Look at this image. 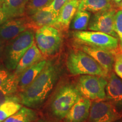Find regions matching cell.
Returning <instances> with one entry per match:
<instances>
[{
	"label": "cell",
	"mask_w": 122,
	"mask_h": 122,
	"mask_svg": "<svg viewBox=\"0 0 122 122\" xmlns=\"http://www.w3.org/2000/svg\"><path fill=\"white\" fill-rule=\"evenodd\" d=\"M47 61L42 59L35 64L18 76V89L23 91L30 84L42 71L46 64Z\"/></svg>",
	"instance_id": "e0dca14e"
},
{
	"label": "cell",
	"mask_w": 122,
	"mask_h": 122,
	"mask_svg": "<svg viewBox=\"0 0 122 122\" xmlns=\"http://www.w3.org/2000/svg\"><path fill=\"white\" fill-rule=\"evenodd\" d=\"M3 0H0V2H2Z\"/></svg>",
	"instance_id": "e575fe53"
},
{
	"label": "cell",
	"mask_w": 122,
	"mask_h": 122,
	"mask_svg": "<svg viewBox=\"0 0 122 122\" xmlns=\"http://www.w3.org/2000/svg\"><path fill=\"white\" fill-rule=\"evenodd\" d=\"M107 81L105 77L96 75H81L76 88L81 96L90 100H103L106 98L105 88Z\"/></svg>",
	"instance_id": "8992f818"
},
{
	"label": "cell",
	"mask_w": 122,
	"mask_h": 122,
	"mask_svg": "<svg viewBox=\"0 0 122 122\" xmlns=\"http://www.w3.org/2000/svg\"><path fill=\"white\" fill-rule=\"evenodd\" d=\"M37 119V112L31 108L23 106L16 113L2 122H34Z\"/></svg>",
	"instance_id": "7402d4cb"
},
{
	"label": "cell",
	"mask_w": 122,
	"mask_h": 122,
	"mask_svg": "<svg viewBox=\"0 0 122 122\" xmlns=\"http://www.w3.org/2000/svg\"><path fill=\"white\" fill-rule=\"evenodd\" d=\"M7 20H9L8 18L4 13L2 7V3L0 2V25L4 23Z\"/></svg>",
	"instance_id": "f1b7e54d"
},
{
	"label": "cell",
	"mask_w": 122,
	"mask_h": 122,
	"mask_svg": "<svg viewBox=\"0 0 122 122\" xmlns=\"http://www.w3.org/2000/svg\"><path fill=\"white\" fill-rule=\"evenodd\" d=\"M67 67L73 75H96L106 77L109 73L89 54L83 50L72 51L68 56Z\"/></svg>",
	"instance_id": "3957f363"
},
{
	"label": "cell",
	"mask_w": 122,
	"mask_h": 122,
	"mask_svg": "<svg viewBox=\"0 0 122 122\" xmlns=\"http://www.w3.org/2000/svg\"><path fill=\"white\" fill-rule=\"evenodd\" d=\"M70 0H52L49 5L46 6L49 10H51L58 16L59 11L63 6Z\"/></svg>",
	"instance_id": "484cf974"
},
{
	"label": "cell",
	"mask_w": 122,
	"mask_h": 122,
	"mask_svg": "<svg viewBox=\"0 0 122 122\" xmlns=\"http://www.w3.org/2000/svg\"><path fill=\"white\" fill-rule=\"evenodd\" d=\"M114 68L117 76H118L120 79H122V57L119 56L118 54L116 56Z\"/></svg>",
	"instance_id": "4316f807"
},
{
	"label": "cell",
	"mask_w": 122,
	"mask_h": 122,
	"mask_svg": "<svg viewBox=\"0 0 122 122\" xmlns=\"http://www.w3.org/2000/svg\"><path fill=\"white\" fill-rule=\"evenodd\" d=\"M18 89V76L11 74L0 85V103L14 96Z\"/></svg>",
	"instance_id": "44dd1931"
},
{
	"label": "cell",
	"mask_w": 122,
	"mask_h": 122,
	"mask_svg": "<svg viewBox=\"0 0 122 122\" xmlns=\"http://www.w3.org/2000/svg\"><path fill=\"white\" fill-rule=\"evenodd\" d=\"M35 40L42 54L47 56L57 53L63 42L60 30L51 26H44L36 30Z\"/></svg>",
	"instance_id": "5b68a950"
},
{
	"label": "cell",
	"mask_w": 122,
	"mask_h": 122,
	"mask_svg": "<svg viewBox=\"0 0 122 122\" xmlns=\"http://www.w3.org/2000/svg\"><path fill=\"white\" fill-rule=\"evenodd\" d=\"M119 55V56H120V57H122V53H121V54H118Z\"/></svg>",
	"instance_id": "d6a6232c"
},
{
	"label": "cell",
	"mask_w": 122,
	"mask_h": 122,
	"mask_svg": "<svg viewBox=\"0 0 122 122\" xmlns=\"http://www.w3.org/2000/svg\"><path fill=\"white\" fill-rule=\"evenodd\" d=\"M92 102L81 96L65 117V122H84L89 117Z\"/></svg>",
	"instance_id": "7c38bea8"
},
{
	"label": "cell",
	"mask_w": 122,
	"mask_h": 122,
	"mask_svg": "<svg viewBox=\"0 0 122 122\" xmlns=\"http://www.w3.org/2000/svg\"><path fill=\"white\" fill-rule=\"evenodd\" d=\"M58 66L51 61L36 79L19 94L22 105L31 109L41 106L49 95L59 77Z\"/></svg>",
	"instance_id": "6da1fadb"
},
{
	"label": "cell",
	"mask_w": 122,
	"mask_h": 122,
	"mask_svg": "<svg viewBox=\"0 0 122 122\" xmlns=\"http://www.w3.org/2000/svg\"><path fill=\"white\" fill-rule=\"evenodd\" d=\"M4 48H5V41L0 39V59L2 57L3 54L4 52Z\"/></svg>",
	"instance_id": "f546056e"
},
{
	"label": "cell",
	"mask_w": 122,
	"mask_h": 122,
	"mask_svg": "<svg viewBox=\"0 0 122 122\" xmlns=\"http://www.w3.org/2000/svg\"><path fill=\"white\" fill-rule=\"evenodd\" d=\"M52 0H29L27 3L25 13L31 15L36 12L49 5Z\"/></svg>",
	"instance_id": "cb8c5ba5"
},
{
	"label": "cell",
	"mask_w": 122,
	"mask_h": 122,
	"mask_svg": "<svg viewBox=\"0 0 122 122\" xmlns=\"http://www.w3.org/2000/svg\"><path fill=\"white\" fill-rule=\"evenodd\" d=\"M22 107L20 98L15 96L0 103V122L16 113Z\"/></svg>",
	"instance_id": "ffe728a7"
},
{
	"label": "cell",
	"mask_w": 122,
	"mask_h": 122,
	"mask_svg": "<svg viewBox=\"0 0 122 122\" xmlns=\"http://www.w3.org/2000/svg\"><path fill=\"white\" fill-rule=\"evenodd\" d=\"M90 19L89 11L77 10L73 18L71 27L76 30H84L87 28Z\"/></svg>",
	"instance_id": "603a6c76"
},
{
	"label": "cell",
	"mask_w": 122,
	"mask_h": 122,
	"mask_svg": "<svg viewBox=\"0 0 122 122\" xmlns=\"http://www.w3.org/2000/svg\"><path fill=\"white\" fill-rule=\"evenodd\" d=\"M108 77L105 88L106 97L116 107L122 109V79L114 72H111Z\"/></svg>",
	"instance_id": "5bb4252c"
},
{
	"label": "cell",
	"mask_w": 122,
	"mask_h": 122,
	"mask_svg": "<svg viewBox=\"0 0 122 122\" xmlns=\"http://www.w3.org/2000/svg\"><path fill=\"white\" fill-rule=\"evenodd\" d=\"M120 5H121V7H122V1L121 4H120Z\"/></svg>",
	"instance_id": "836d02e7"
},
{
	"label": "cell",
	"mask_w": 122,
	"mask_h": 122,
	"mask_svg": "<svg viewBox=\"0 0 122 122\" xmlns=\"http://www.w3.org/2000/svg\"><path fill=\"white\" fill-rule=\"evenodd\" d=\"M80 0H70L59 11L57 19V29L67 30L75 15L80 4Z\"/></svg>",
	"instance_id": "2e32d148"
},
{
	"label": "cell",
	"mask_w": 122,
	"mask_h": 122,
	"mask_svg": "<svg viewBox=\"0 0 122 122\" xmlns=\"http://www.w3.org/2000/svg\"><path fill=\"white\" fill-rule=\"evenodd\" d=\"M44 59L43 54L35 43L20 59L14 70V74L19 76L32 66Z\"/></svg>",
	"instance_id": "9a60e30c"
},
{
	"label": "cell",
	"mask_w": 122,
	"mask_h": 122,
	"mask_svg": "<svg viewBox=\"0 0 122 122\" xmlns=\"http://www.w3.org/2000/svg\"><path fill=\"white\" fill-rule=\"evenodd\" d=\"M10 71L5 66L0 65V85L4 83L11 75Z\"/></svg>",
	"instance_id": "83f0119b"
},
{
	"label": "cell",
	"mask_w": 122,
	"mask_h": 122,
	"mask_svg": "<svg viewBox=\"0 0 122 122\" xmlns=\"http://www.w3.org/2000/svg\"><path fill=\"white\" fill-rule=\"evenodd\" d=\"M34 122H49L48 121H46V120H43V119H39V120H36V121H35Z\"/></svg>",
	"instance_id": "1f68e13d"
},
{
	"label": "cell",
	"mask_w": 122,
	"mask_h": 122,
	"mask_svg": "<svg viewBox=\"0 0 122 122\" xmlns=\"http://www.w3.org/2000/svg\"><path fill=\"white\" fill-rule=\"evenodd\" d=\"M113 2L110 0H81L78 10H85L97 13L113 9Z\"/></svg>",
	"instance_id": "d6986e66"
},
{
	"label": "cell",
	"mask_w": 122,
	"mask_h": 122,
	"mask_svg": "<svg viewBox=\"0 0 122 122\" xmlns=\"http://www.w3.org/2000/svg\"><path fill=\"white\" fill-rule=\"evenodd\" d=\"M73 36L77 41L83 45L114 51L118 48V38L101 32L76 30Z\"/></svg>",
	"instance_id": "52a82bcc"
},
{
	"label": "cell",
	"mask_w": 122,
	"mask_h": 122,
	"mask_svg": "<svg viewBox=\"0 0 122 122\" xmlns=\"http://www.w3.org/2000/svg\"><path fill=\"white\" fill-rule=\"evenodd\" d=\"M35 33L32 29L25 30L10 40L4 51L5 66L9 71L15 70L21 58L35 43Z\"/></svg>",
	"instance_id": "7a4b0ae2"
},
{
	"label": "cell",
	"mask_w": 122,
	"mask_h": 122,
	"mask_svg": "<svg viewBox=\"0 0 122 122\" xmlns=\"http://www.w3.org/2000/svg\"><path fill=\"white\" fill-rule=\"evenodd\" d=\"M114 30L118 35L120 49L122 51V10H118L116 12Z\"/></svg>",
	"instance_id": "d4e9b609"
},
{
	"label": "cell",
	"mask_w": 122,
	"mask_h": 122,
	"mask_svg": "<svg viewBox=\"0 0 122 122\" xmlns=\"http://www.w3.org/2000/svg\"><path fill=\"white\" fill-rule=\"evenodd\" d=\"M80 1H81V0H80Z\"/></svg>",
	"instance_id": "d590c367"
},
{
	"label": "cell",
	"mask_w": 122,
	"mask_h": 122,
	"mask_svg": "<svg viewBox=\"0 0 122 122\" xmlns=\"http://www.w3.org/2000/svg\"><path fill=\"white\" fill-rule=\"evenodd\" d=\"M28 29H31L28 18L9 19L0 25V39L10 41Z\"/></svg>",
	"instance_id": "30bf717a"
},
{
	"label": "cell",
	"mask_w": 122,
	"mask_h": 122,
	"mask_svg": "<svg viewBox=\"0 0 122 122\" xmlns=\"http://www.w3.org/2000/svg\"><path fill=\"white\" fill-rule=\"evenodd\" d=\"M29 0H4L2 9L9 19L23 16Z\"/></svg>",
	"instance_id": "ac0fdd59"
},
{
	"label": "cell",
	"mask_w": 122,
	"mask_h": 122,
	"mask_svg": "<svg viewBox=\"0 0 122 122\" xmlns=\"http://www.w3.org/2000/svg\"><path fill=\"white\" fill-rule=\"evenodd\" d=\"M80 96L77 88L73 85L62 86L55 94L51 102L50 107L53 115L59 119L65 118L68 111Z\"/></svg>",
	"instance_id": "277c9868"
},
{
	"label": "cell",
	"mask_w": 122,
	"mask_h": 122,
	"mask_svg": "<svg viewBox=\"0 0 122 122\" xmlns=\"http://www.w3.org/2000/svg\"><path fill=\"white\" fill-rule=\"evenodd\" d=\"M110 1L111 2L115 3L116 4H121L122 0H110Z\"/></svg>",
	"instance_id": "4dcf8cb0"
},
{
	"label": "cell",
	"mask_w": 122,
	"mask_h": 122,
	"mask_svg": "<svg viewBox=\"0 0 122 122\" xmlns=\"http://www.w3.org/2000/svg\"></svg>",
	"instance_id": "8d00e7d4"
},
{
	"label": "cell",
	"mask_w": 122,
	"mask_h": 122,
	"mask_svg": "<svg viewBox=\"0 0 122 122\" xmlns=\"http://www.w3.org/2000/svg\"><path fill=\"white\" fill-rule=\"evenodd\" d=\"M81 50L89 54L109 74L112 71L116 59L115 51L83 45Z\"/></svg>",
	"instance_id": "8fae6325"
},
{
	"label": "cell",
	"mask_w": 122,
	"mask_h": 122,
	"mask_svg": "<svg viewBox=\"0 0 122 122\" xmlns=\"http://www.w3.org/2000/svg\"><path fill=\"white\" fill-rule=\"evenodd\" d=\"M121 117L115 106L109 101L93 102L90 108L89 122H115Z\"/></svg>",
	"instance_id": "ba28073f"
},
{
	"label": "cell",
	"mask_w": 122,
	"mask_h": 122,
	"mask_svg": "<svg viewBox=\"0 0 122 122\" xmlns=\"http://www.w3.org/2000/svg\"><path fill=\"white\" fill-rule=\"evenodd\" d=\"M58 15L45 7L28 17L32 30L44 26H51L57 28Z\"/></svg>",
	"instance_id": "4fadbf2b"
},
{
	"label": "cell",
	"mask_w": 122,
	"mask_h": 122,
	"mask_svg": "<svg viewBox=\"0 0 122 122\" xmlns=\"http://www.w3.org/2000/svg\"><path fill=\"white\" fill-rule=\"evenodd\" d=\"M117 10L114 9L97 13L92 16L89 23L88 29L98 31L118 37L114 30L115 16Z\"/></svg>",
	"instance_id": "9c48e42d"
}]
</instances>
